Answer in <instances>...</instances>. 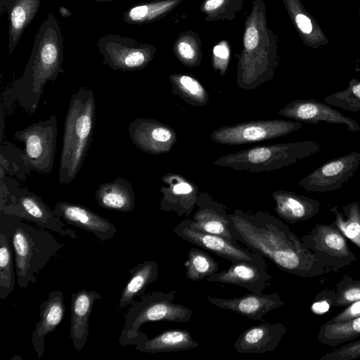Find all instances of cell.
<instances>
[{
    "label": "cell",
    "mask_w": 360,
    "mask_h": 360,
    "mask_svg": "<svg viewBox=\"0 0 360 360\" xmlns=\"http://www.w3.org/2000/svg\"><path fill=\"white\" fill-rule=\"evenodd\" d=\"M229 217V228L234 238L280 270L301 278L316 277L333 271L282 220L270 213L236 209Z\"/></svg>",
    "instance_id": "6da1fadb"
},
{
    "label": "cell",
    "mask_w": 360,
    "mask_h": 360,
    "mask_svg": "<svg viewBox=\"0 0 360 360\" xmlns=\"http://www.w3.org/2000/svg\"><path fill=\"white\" fill-rule=\"evenodd\" d=\"M63 37L59 22L49 13L34 39L22 75L13 84L12 98L30 115L39 106L47 82H54L62 72Z\"/></svg>",
    "instance_id": "7a4b0ae2"
},
{
    "label": "cell",
    "mask_w": 360,
    "mask_h": 360,
    "mask_svg": "<svg viewBox=\"0 0 360 360\" xmlns=\"http://www.w3.org/2000/svg\"><path fill=\"white\" fill-rule=\"evenodd\" d=\"M0 230L6 233L13 248L17 283L21 289L30 283L35 284L37 276L63 247L46 229L36 228L2 212Z\"/></svg>",
    "instance_id": "3957f363"
},
{
    "label": "cell",
    "mask_w": 360,
    "mask_h": 360,
    "mask_svg": "<svg viewBox=\"0 0 360 360\" xmlns=\"http://www.w3.org/2000/svg\"><path fill=\"white\" fill-rule=\"evenodd\" d=\"M96 115L92 90L82 87L70 98L64 124L58 181L70 184L80 171L91 145Z\"/></svg>",
    "instance_id": "277c9868"
},
{
    "label": "cell",
    "mask_w": 360,
    "mask_h": 360,
    "mask_svg": "<svg viewBox=\"0 0 360 360\" xmlns=\"http://www.w3.org/2000/svg\"><path fill=\"white\" fill-rule=\"evenodd\" d=\"M315 141L259 146L225 155L214 164L235 170L250 172H269L294 164L321 150Z\"/></svg>",
    "instance_id": "5b68a950"
},
{
    "label": "cell",
    "mask_w": 360,
    "mask_h": 360,
    "mask_svg": "<svg viewBox=\"0 0 360 360\" xmlns=\"http://www.w3.org/2000/svg\"><path fill=\"white\" fill-rule=\"evenodd\" d=\"M175 290L152 292L141 295L125 315V321L118 341L122 346L136 345L148 337L140 330L143 324L155 321L186 323L193 311L181 304L174 303Z\"/></svg>",
    "instance_id": "8992f818"
},
{
    "label": "cell",
    "mask_w": 360,
    "mask_h": 360,
    "mask_svg": "<svg viewBox=\"0 0 360 360\" xmlns=\"http://www.w3.org/2000/svg\"><path fill=\"white\" fill-rule=\"evenodd\" d=\"M5 180V188L1 186L0 211L16 216L22 220L33 223L40 228L52 231L65 237L76 238L75 231L66 229L63 220L56 215L51 210L37 194L27 188L17 185H9V181Z\"/></svg>",
    "instance_id": "52a82bcc"
},
{
    "label": "cell",
    "mask_w": 360,
    "mask_h": 360,
    "mask_svg": "<svg viewBox=\"0 0 360 360\" xmlns=\"http://www.w3.org/2000/svg\"><path fill=\"white\" fill-rule=\"evenodd\" d=\"M58 134L56 115L32 123L15 132L14 138L25 144L24 158L32 171L50 173L53 167Z\"/></svg>",
    "instance_id": "ba28073f"
},
{
    "label": "cell",
    "mask_w": 360,
    "mask_h": 360,
    "mask_svg": "<svg viewBox=\"0 0 360 360\" xmlns=\"http://www.w3.org/2000/svg\"><path fill=\"white\" fill-rule=\"evenodd\" d=\"M103 63L113 70H141L153 60L156 48L117 34L103 36L98 44Z\"/></svg>",
    "instance_id": "9c48e42d"
},
{
    "label": "cell",
    "mask_w": 360,
    "mask_h": 360,
    "mask_svg": "<svg viewBox=\"0 0 360 360\" xmlns=\"http://www.w3.org/2000/svg\"><path fill=\"white\" fill-rule=\"evenodd\" d=\"M301 240L325 266L333 271H338L356 261L347 238L333 223L315 225Z\"/></svg>",
    "instance_id": "30bf717a"
},
{
    "label": "cell",
    "mask_w": 360,
    "mask_h": 360,
    "mask_svg": "<svg viewBox=\"0 0 360 360\" xmlns=\"http://www.w3.org/2000/svg\"><path fill=\"white\" fill-rule=\"evenodd\" d=\"M302 122L281 120H254L213 130L210 139L223 145H241L276 139L302 128Z\"/></svg>",
    "instance_id": "8fae6325"
},
{
    "label": "cell",
    "mask_w": 360,
    "mask_h": 360,
    "mask_svg": "<svg viewBox=\"0 0 360 360\" xmlns=\"http://www.w3.org/2000/svg\"><path fill=\"white\" fill-rule=\"evenodd\" d=\"M360 165V153L352 152L330 160L302 178L298 184L307 192L325 193L342 188Z\"/></svg>",
    "instance_id": "7c38bea8"
},
{
    "label": "cell",
    "mask_w": 360,
    "mask_h": 360,
    "mask_svg": "<svg viewBox=\"0 0 360 360\" xmlns=\"http://www.w3.org/2000/svg\"><path fill=\"white\" fill-rule=\"evenodd\" d=\"M173 232L183 240L228 259L231 264L241 261L257 262L264 259L258 254L242 248L238 241H232L219 235L193 229L188 219L178 224Z\"/></svg>",
    "instance_id": "4fadbf2b"
},
{
    "label": "cell",
    "mask_w": 360,
    "mask_h": 360,
    "mask_svg": "<svg viewBox=\"0 0 360 360\" xmlns=\"http://www.w3.org/2000/svg\"><path fill=\"white\" fill-rule=\"evenodd\" d=\"M128 131L135 146L150 155L169 152L177 140L174 129L154 119L136 118L129 124Z\"/></svg>",
    "instance_id": "5bb4252c"
},
{
    "label": "cell",
    "mask_w": 360,
    "mask_h": 360,
    "mask_svg": "<svg viewBox=\"0 0 360 360\" xmlns=\"http://www.w3.org/2000/svg\"><path fill=\"white\" fill-rule=\"evenodd\" d=\"M278 114L292 120L308 124L326 122L345 124L350 132H357L360 126L351 117H347L329 105L314 99L293 101L278 111Z\"/></svg>",
    "instance_id": "9a60e30c"
},
{
    "label": "cell",
    "mask_w": 360,
    "mask_h": 360,
    "mask_svg": "<svg viewBox=\"0 0 360 360\" xmlns=\"http://www.w3.org/2000/svg\"><path fill=\"white\" fill-rule=\"evenodd\" d=\"M162 194L160 209L164 212H174L178 217L188 216L196 206L199 195L198 187L185 176L167 173L161 178Z\"/></svg>",
    "instance_id": "2e32d148"
},
{
    "label": "cell",
    "mask_w": 360,
    "mask_h": 360,
    "mask_svg": "<svg viewBox=\"0 0 360 360\" xmlns=\"http://www.w3.org/2000/svg\"><path fill=\"white\" fill-rule=\"evenodd\" d=\"M271 279V276L267 272L264 259L257 262L241 261L231 264L228 269L218 271L206 278L210 282L242 287L256 294L263 293Z\"/></svg>",
    "instance_id": "e0dca14e"
},
{
    "label": "cell",
    "mask_w": 360,
    "mask_h": 360,
    "mask_svg": "<svg viewBox=\"0 0 360 360\" xmlns=\"http://www.w3.org/2000/svg\"><path fill=\"white\" fill-rule=\"evenodd\" d=\"M53 212L68 224L91 232L103 242L112 238L117 231L110 221L81 205L58 202L55 205Z\"/></svg>",
    "instance_id": "ac0fdd59"
},
{
    "label": "cell",
    "mask_w": 360,
    "mask_h": 360,
    "mask_svg": "<svg viewBox=\"0 0 360 360\" xmlns=\"http://www.w3.org/2000/svg\"><path fill=\"white\" fill-rule=\"evenodd\" d=\"M197 210L188 219L191 227L202 232L219 235L237 241L229 228V217L225 206L207 193H200L196 201Z\"/></svg>",
    "instance_id": "d6986e66"
},
{
    "label": "cell",
    "mask_w": 360,
    "mask_h": 360,
    "mask_svg": "<svg viewBox=\"0 0 360 360\" xmlns=\"http://www.w3.org/2000/svg\"><path fill=\"white\" fill-rule=\"evenodd\" d=\"M207 299L218 308L231 310L250 319L257 321H262L266 314L284 305L278 292L269 294L251 292L232 298L208 296Z\"/></svg>",
    "instance_id": "ffe728a7"
},
{
    "label": "cell",
    "mask_w": 360,
    "mask_h": 360,
    "mask_svg": "<svg viewBox=\"0 0 360 360\" xmlns=\"http://www.w3.org/2000/svg\"><path fill=\"white\" fill-rule=\"evenodd\" d=\"M281 323H263L249 327L236 340L234 349L241 354H262L274 351L286 334Z\"/></svg>",
    "instance_id": "44dd1931"
},
{
    "label": "cell",
    "mask_w": 360,
    "mask_h": 360,
    "mask_svg": "<svg viewBox=\"0 0 360 360\" xmlns=\"http://www.w3.org/2000/svg\"><path fill=\"white\" fill-rule=\"evenodd\" d=\"M39 320L32 333L31 341L34 350L40 359L45 350L46 336L53 332L63 319L65 307L62 291L52 290L48 298L39 306Z\"/></svg>",
    "instance_id": "7402d4cb"
},
{
    "label": "cell",
    "mask_w": 360,
    "mask_h": 360,
    "mask_svg": "<svg viewBox=\"0 0 360 360\" xmlns=\"http://www.w3.org/2000/svg\"><path fill=\"white\" fill-rule=\"evenodd\" d=\"M101 300L96 290L82 289L71 295L70 337L75 349L80 352L86 345L89 332V319L94 303Z\"/></svg>",
    "instance_id": "603a6c76"
},
{
    "label": "cell",
    "mask_w": 360,
    "mask_h": 360,
    "mask_svg": "<svg viewBox=\"0 0 360 360\" xmlns=\"http://www.w3.org/2000/svg\"><path fill=\"white\" fill-rule=\"evenodd\" d=\"M271 196L276 214L290 224L309 220L321 210L319 200L293 192L276 191Z\"/></svg>",
    "instance_id": "cb8c5ba5"
},
{
    "label": "cell",
    "mask_w": 360,
    "mask_h": 360,
    "mask_svg": "<svg viewBox=\"0 0 360 360\" xmlns=\"http://www.w3.org/2000/svg\"><path fill=\"white\" fill-rule=\"evenodd\" d=\"M1 13L7 11L8 19V55L18 45L25 28L39 11L41 0H0Z\"/></svg>",
    "instance_id": "d4e9b609"
},
{
    "label": "cell",
    "mask_w": 360,
    "mask_h": 360,
    "mask_svg": "<svg viewBox=\"0 0 360 360\" xmlns=\"http://www.w3.org/2000/svg\"><path fill=\"white\" fill-rule=\"evenodd\" d=\"M94 196L98 205L106 210L128 212L135 207L136 196L132 185L121 176L101 184Z\"/></svg>",
    "instance_id": "484cf974"
},
{
    "label": "cell",
    "mask_w": 360,
    "mask_h": 360,
    "mask_svg": "<svg viewBox=\"0 0 360 360\" xmlns=\"http://www.w3.org/2000/svg\"><path fill=\"white\" fill-rule=\"evenodd\" d=\"M288 15L304 45L312 49L328 44V39L316 19L309 13L300 0H283Z\"/></svg>",
    "instance_id": "4316f807"
},
{
    "label": "cell",
    "mask_w": 360,
    "mask_h": 360,
    "mask_svg": "<svg viewBox=\"0 0 360 360\" xmlns=\"http://www.w3.org/2000/svg\"><path fill=\"white\" fill-rule=\"evenodd\" d=\"M200 343L193 339L189 331L184 329H168L135 345L141 352L155 354L179 352L197 348Z\"/></svg>",
    "instance_id": "83f0119b"
},
{
    "label": "cell",
    "mask_w": 360,
    "mask_h": 360,
    "mask_svg": "<svg viewBox=\"0 0 360 360\" xmlns=\"http://www.w3.org/2000/svg\"><path fill=\"white\" fill-rule=\"evenodd\" d=\"M131 275L124 285L117 305L122 310L131 305L138 296L142 295L148 286L155 281L159 275L158 266L154 260H146L130 269Z\"/></svg>",
    "instance_id": "f1b7e54d"
},
{
    "label": "cell",
    "mask_w": 360,
    "mask_h": 360,
    "mask_svg": "<svg viewBox=\"0 0 360 360\" xmlns=\"http://www.w3.org/2000/svg\"><path fill=\"white\" fill-rule=\"evenodd\" d=\"M181 0H154L133 5L122 15L124 22L142 25L157 20L170 12Z\"/></svg>",
    "instance_id": "f546056e"
},
{
    "label": "cell",
    "mask_w": 360,
    "mask_h": 360,
    "mask_svg": "<svg viewBox=\"0 0 360 360\" xmlns=\"http://www.w3.org/2000/svg\"><path fill=\"white\" fill-rule=\"evenodd\" d=\"M360 337V316L336 323H325L319 330L318 342L335 347Z\"/></svg>",
    "instance_id": "4dcf8cb0"
},
{
    "label": "cell",
    "mask_w": 360,
    "mask_h": 360,
    "mask_svg": "<svg viewBox=\"0 0 360 360\" xmlns=\"http://www.w3.org/2000/svg\"><path fill=\"white\" fill-rule=\"evenodd\" d=\"M330 210L335 215L333 224L345 238L360 250V205L352 202L340 209L334 205Z\"/></svg>",
    "instance_id": "1f68e13d"
},
{
    "label": "cell",
    "mask_w": 360,
    "mask_h": 360,
    "mask_svg": "<svg viewBox=\"0 0 360 360\" xmlns=\"http://www.w3.org/2000/svg\"><path fill=\"white\" fill-rule=\"evenodd\" d=\"M172 90L187 103L194 106H205L209 101V94L194 77L186 74L169 76Z\"/></svg>",
    "instance_id": "d6a6232c"
},
{
    "label": "cell",
    "mask_w": 360,
    "mask_h": 360,
    "mask_svg": "<svg viewBox=\"0 0 360 360\" xmlns=\"http://www.w3.org/2000/svg\"><path fill=\"white\" fill-rule=\"evenodd\" d=\"M14 253L6 233L0 230V298L13 292L16 274Z\"/></svg>",
    "instance_id": "836d02e7"
},
{
    "label": "cell",
    "mask_w": 360,
    "mask_h": 360,
    "mask_svg": "<svg viewBox=\"0 0 360 360\" xmlns=\"http://www.w3.org/2000/svg\"><path fill=\"white\" fill-rule=\"evenodd\" d=\"M184 266L186 278L193 281L207 278L219 269L218 263L211 255L197 248L190 249Z\"/></svg>",
    "instance_id": "e575fe53"
},
{
    "label": "cell",
    "mask_w": 360,
    "mask_h": 360,
    "mask_svg": "<svg viewBox=\"0 0 360 360\" xmlns=\"http://www.w3.org/2000/svg\"><path fill=\"white\" fill-rule=\"evenodd\" d=\"M360 300V280L344 275L336 285L335 290L330 292L331 307L347 306Z\"/></svg>",
    "instance_id": "d590c367"
},
{
    "label": "cell",
    "mask_w": 360,
    "mask_h": 360,
    "mask_svg": "<svg viewBox=\"0 0 360 360\" xmlns=\"http://www.w3.org/2000/svg\"><path fill=\"white\" fill-rule=\"evenodd\" d=\"M329 105L343 110L358 112L360 110V81L351 79L347 88L343 91L333 93L324 98Z\"/></svg>",
    "instance_id": "8d00e7d4"
},
{
    "label": "cell",
    "mask_w": 360,
    "mask_h": 360,
    "mask_svg": "<svg viewBox=\"0 0 360 360\" xmlns=\"http://www.w3.org/2000/svg\"><path fill=\"white\" fill-rule=\"evenodd\" d=\"M22 151L10 143H4L1 148V174L15 175L19 179L25 177V173L29 174L31 169L27 166L25 158L19 160L17 158Z\"/></svg>",
    "instance_id": "74e56055"
},
{
    "label": "cell",
    "mask_w": 360,
    "mask_h": 360,
    "mask_svg": "<svg viewBox=\"0 0 360 360\" xmlns=\"http://www.w3.org/2000/svg\"><path fill=\"white\" fill-rule=\"evenodd\" d=\"M175 52L182 64L188 67H195L201 60L199 45H196L191 36L182 35L176 44Z\"/></svg>",
    "instance_id": "f35d334b"
},
{
    "label": "cell",
    "mask_w": 360,
    "mask_h": 360,
    "mask_svg": "<svg viewBox=\"0 0 360 360\" xmlns=\"http://www.w3.org/2000/svg\"><path fill=\"white\" fill-rule=\"evenodd\" d=\"M360 358V339L340 345L337 349L323 354L320 360H354Z\"/></svg>",
    "instance_id": "ab89813d"
},
{
    "label": "cell",
    "mask_w": 360,
    "mask_h": 360,
    "mask_svg": "<svg viewBox=\"0 0 360 360\" xmlns=\"http://www.w3.org/2000/svg\"><path fill=\"white\" fill-rule=\"evenodd\" d=\"M229 60V49L224 43L217 44L213 49V67L215 71H219L224 76L226 73Z\"/></svg>",
    "instance_id": "60d3db41"
},
{
    "label": "cell",
    "mask_w": 360,
    "mask_h": 360,
    "mask_svg": "<svg viewBox=\"0 0 360 360\" xmlns=\"http://www.w3.org/2000/svg\"><path fill=\"white\" fill-rule=\"evenodd\" d=\"M230 0H206L202 6V11L206 13L208 18H222V11L226 13L227 7L225 2Z\"/></svg>",
    "instance_id": "b9f144b4"
},
{
    "label": "cell",
    "mask_w": 360,
    "mask_h": 360,
    "mask_svg": "<svg viewBox=\"0 0 360 360\" xmlns=\"http://www.w3.org/2000/svg\"><path fill=\"white\" fill-rule=\"evenodd\" d=\"M360 316V300L353 302L344 310L337 314L326 323H336L349 321Z\"/></svg>",
    "instance_id": "7bdbcfd3"
},
{
    "label": "cell",
    "mask_w": 360,
    "mask_h": 360,
    "mask_svg": "<svg viewBox=\"0 0 360 360\" xmlns=\"http://www.w3.org/2000/svg\"><path fill=\"white\" fill-rule=\"evenodd\" d=\"M261 35L258 29L255 26L250 25L245 30L243 38V45L245 51H251L255 49L260 41Z\"/></svg>",
    "instance_id": "ee69618b"
},
{
    "label": "cell",
    "mask_w": 360,
    "mask_h": 360,
    "mask_svg": "<svg viewBox=\"0 0 360 360\" xmlns=\"http://www.w3.org/2000/svg\"><path fill=\"white\" fill-rule=\"evenodd\" d=\"M326 300H319L316 302L313 303L311 306V311L314 313L321 314L326 311H327L331 306L330 302V292L326 291Z\"/></svg>",
    "instance_id": "f6af8a7d"
},
{
    "label": "cell",
    "mask_w": 360,
    "mask_h": 360,
    "mask_svg": "<svg viewBox=\"0 0 360 360\" xmlns=\"http://www.w3.org/2000/svg\"><path fill=\"white\" fill-rule=\"evenodd\" d=\"M59 13L63 17H69L71 15V12L63 6L59 8Z\"/></svg>",
    "instance_id": "bcb514c9"
},
{
    "label": "cell",
    "mask_w": 360,
    "mask_h": 360,
    "mask_svg": "<svg viewBox=\"0 0 360 360\" xmlns=\"http://www.w3.org/2000/svg\"><path fill=\"white\" fill-rule=\"evenodd\" d=\"M89 1H96V2H110V1H117V0H89Z\"/></svg>",
    "instance_id": "7dc6e473"
},
{
    "label": "cell",
    "mask_w": 360,
    "mask_h": 360,
    "mask_svg": "<svg viewBox=\"0 0 360 360\" xmlns=\"http://www.w3.org/2000/svg\"><path fill=\"white\" fill-rule=\"evenodd\" d=\"M359 21H360V0H359Z\"/></svg>",
    "instance_id": "c3c4849f"
}]
</instances>
